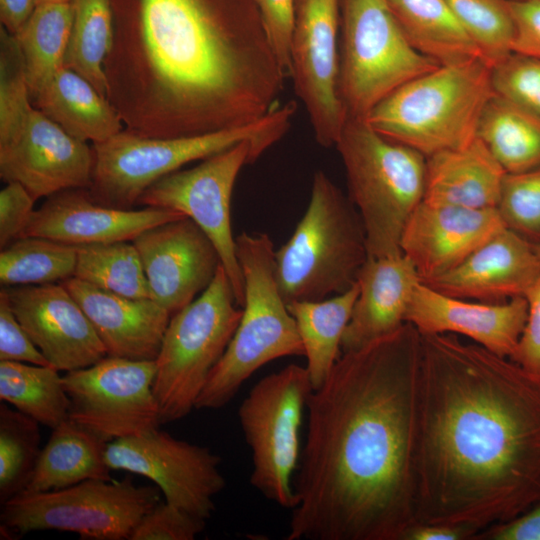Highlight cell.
Masks as SVG:
<instances>
[{
  "label": "cell",
  "mask_w": 540,
  "mask_h": 540,
  "mask_svg": "<svg viewBox=\"0 0 540 540\" xmlns=\"http://www.w3.org/2000/svg\"><path fill=\"white\" fill-rule=\"evenodd\" d=\"M276 57L290 74L289 49L295 18L296 0H255Z\"/></svg>",
  "instance_id": "cell-45"
},
{
  "label": "cell",
  "mask_w": 540,
  "mask_h": 540,
  "mask_svg": "<svg viewBox=\"0 0 540 540\" xmlns=\"http://www.w3.org/2000/svg\"><path fill=\"white\" fill-rule=\"evenodd\" d=\"M514 24L511 50L540 59V0H508Z\"/></svg>",
  "instance_id": "cell-46"
},
{
  "label": "cell",
  "mask_w": 540,
  "mask_h": 540,
  "mask_svg": "<svg viewBox=\"0 0 540 540\" xmlns=\"http://www.w3.org/2000/svg\"><path fill=\"white\" fill-rule=\"evenodd\" d=\"M528 314L525 297L487 303L444 295L422 282L416 287L405 322L420 334L450 333L506 358L514 354Z\"/></svg>",
  "instance_id": "cell-22"
},
{
  "label": "cell",
  "mask_w": 540,
  "mask_h": 540,
  "mask_svg": "<svg viewBox=\"0 0 540 540\" xmlns=\"http://www.w3.org/2000/svg\"><path fill=\"white\" fill-rule=\"evenodd\" d=\"M358 290L356 282L347 291L329 299L287 303L302 341L313 390L325 382L342 354L341 340Z\"/></svg>",
  "instance_id": "cell-30"
},
{
  "label": "cell",
  "mask_w": 540,
  "mask_h": 540,
  "mask_svg": "<svg viewBox=\"0 0 540 540\" xmlns=\"http://www.w3.org/2000/svg\"><path fill=\"white\" fill-rule=\"evenodd\" d=\"M0 361L51 366L18 321L3 289L0 291Z\"/></svg>",
  "instance_id": "cell-43"
},
{
  "label": "cell",
  "mask_w": 540,
  "mask_h": 540,
  "mask_svg": "<svg viewBox=\"0 0 540 540\" xmlns=\"http://www.w3.org/2000/svg\"><path fill=\"white\" fill-rule=\"evenodd\" d=\"M312 391L306 367L289 364L259 380L238 411L251 450L250 483L284 508L297 505L292 474L300 458L299 432Z\"/></svg>",
  "instance_id": "cell-12"
},
{
  "label": "cell",
  "mask_w": 540,
  "mask_h": 540,
  "mask_svg": "<svg viewBox=\"0 0 540 540\" xmlns=\"http://www.w3.org/2000/svg\"><path fill=\"white\" fill-rule=\"evenodd\" d=\"M71 4L73 23L64 66L87 79L107 98L104 63L114 38L112 1L71 0Z\"/></svg>",
  "instance_id": "cell-34"
},
{
  "label": "cell",
  "mask_w": 540,
  "mask_h": 540,
  "mask_svg": "<svg viewBox=\"0 0 540 540\" xmlns=\"http://www.w3.org/2000/svg\"><path fill=\"white\" fill-rule=\"evenodd\" d=\"M74 277L131 298H150L140 256L133 242L77 246Z\"/></svg>",
  "instance_id": "cell-36"
},
{
  "label": "cell",
  "mask_w": 540,
  "mask_h": 540,
  "mask_svg": "<svg viewBox=\"0 0 540 540\" xmlns=\"http://www.w3.org/2000/svg\"><path fill=\"white\" fill-rule=\"evenodd\" d=\"M367 259L356 207L326 173L316 171L303 217L275 251L277 282L286 303L319 301L347 291Z\"/></svg>",
  "instance_id": "cell-8"
},
{
  "label": "cell",
  "mask_w": 540,
  "mask_h": 540,
  "mask_svg": "<svg viewBox=\"0 0 540 540\" xmlns=\"http://www.w3.org/2000/svg\"><path fill=\"white\" fill-rule=\"evenodd\" d=\"M476 536L475 531L461 525L416 523L402 540H466Z\"/></svg>",
  "instance_id": "cell-49"
},
{
  "label": "cell",
  "mask_w": 540,
  "mask_h": 540,
  "mask_svg": "<svg viewBox=\"0 0 540 540\" xmlns=\"http://www.w3.org/2000/svg\"><path fill=\"white\" fill-rule=\"evenodd\" d=\"M505 170L476 137L468 145L426 157L424 201L497 209Z\"/></svg>",
  "instance_id": "cell-26"
},
{
  "label": "cell",
  "mask_w": 540,
  "mask_h": 540,
  "mask_svg": "<svg viewBox=\"0 0 540 540\" xmlns=\"http://www.w3.org/2000/svg\"><path fill=\"white\" fill-rule=\"evenodd\" d=\"M421 334L411 323L343 352L308 398L287 540H402L416 524Z\"/></svg>",
  "instance_id": "cell-1"
},
{
  "label": "cell",
  "mask_w": 540,
  "mask_h": 540,
  "mask_svg": "<svg viewBox=\"0 0 540 540\" xmlns=\"http://www.w3.org/2000/svg\"><path fill=\"white\" fill-rule=\"evenodd\" d=\"M236 252L244 279L242 316L211 370L195 409L222 408L266 363L285 356H304L295 320L277 282L270 237L242 232L236 237Z\"/></svg>",
  "instance_id": "cell-6"
},
{
  "label": "cell",
  "mask_w": 540,
  "mask_h": 540,
  "mask_svg": "<svg viewBox=\"0 0 540 540\" xmlns=\"http://www.w3.org/2000/svg\"><path fill=\"white\" fill-rule=\"evenodd\" d=\"M335 146L348 197L366 234L368 257L402 254L401 237L425 192L426 157L377 132L366 117L347 116Z\"/></svg>",
  "instance_id": "cell-7"
},
{
  "label": "cell",
  "mask_w": 540,
  "mask_h": 540,
  "mask_svg": "<svg viewBox=\"0 0 540 540\" xmlns=\"http://www.w3.org/2000/svg\"><path fill=\"white\" fill-rule=\"evenodd\" d=\"M105 459L111 470L148 478L165 501L206 521L215 510L213 498L226 485L219 455L159 428L109 442Z\"/></svg>",
  "instance_id": "cell-15"
},
{
  "label": "cell",
  "mask_w": 540,
  "mask_h": 540,
  "mask_svg": "<svg viewBox=\"0 0 540 540\" xmlns=\"http://www.w3.org/2000/svg\"><path fill=\"white\" fill-rule=\"evenodd\" d=\"M51 430L23 492L54 491L89 479H112L105 459L106 441L70 419Z\"/></svg>",
  "instance_id": "cell-28"
},
{
  "label": "cell",
  "mask_w": 540,
  "mask_h": 540,
  "mask_svg": "<svg viewBox=\"0 0 540 540\" xmlns=\"http://www.w3.org/2000/svg\"><path fill=\"white\" fill-rule=\"evenodd\" d=\"M534 247H535V250L538 254V256L540 257V241L536 244H534Z\"/></svg>",
  "instance_id": "cell-52"
},
{
  "label": "cell",
  "mask_w": 540,
  "mask_h": 540,
  "mask_svg": "<svg viewBox=\"0 0 540 540\" xmlns=\"http://www.w3.org/2000/svg\"><path fill=\"white\" fill-rule=\"evenodd\" d=\"M293 101L278 105L248 125L183 137H147L122 130L93 143L91 198L106 206L132 209L152 184L188 163L203 160L242 141H252L261 156L290 128Z\"/></svg>",
  "instance_id": "cell-4"
},
{
  "label": "cell",
  "mask_w": 540,
  "mask_h": 540,
  "mask_svg": "<svg viewBox=\"0 0 540 540\" xmlns=\"http://www.w3.org/2000/svg\"><path fill=\"white\" fill-rule=\"evenodd\" d=\"M59 372L52 366L0 361V399L53 429L69 419L70 410Z\"/></svg>",
  "instance_id": "cell-33"
},
{
  "label": "cell",
  "mask_w": 540,
  "mask_h": 540,
  "mask_svg": "<svg viewBox=\"0 0 540 540\" xmlns=\"http://www.w3.org/2000/svg\"><path fill=\"white\" fill-rule=\"evenodd\" d=\"M505 226L497 209H474L422 200L407 221L401 251L421 282L460 264Z\"/></svg>",
  "instance_id": "cell-21"
},
{
  "label": "cell",
  "mask_w": 540,
  "mask_h": 540,
  "mask_svg": "<svg viewBox=\"0 0 540 540\" xmlns=\"http://www.w3.org/2000/svg\"><path fill=\"white\" fill-rule=\"evenodd\" d=\"M155 374V360L108 355L91 366L65 372L69 419L107 443L159 428Z\"/></svg>",
  "instance_id": "cell-14"
},
{
  "label": "cell",
  "mask_w": 540,
  "mask_h": 540,
  "mask_svg": "<svg viewBox=\"0 0 540 540\" xmlns=\"http://www.w3.org/2000/svg\"><path fill=\"white\" fill-rule=\"evenodd\" d=\"M491 72L480 58L439 66L397 88L366 120L425 157L464 147L477 137L481 114L495 94Z\"/></svg>",
  "instance_id": "cell-5"
},
{
  "label": "cell",
  "mask_w": 540,
  "mask_h": 540,
  "mask_svg": "<svg viewBox=\"0 0 540 540\" xmlns=\"http://www.w3.org/2000/svg\"><path fill=\"white\" fill-rule=\"evenodd\" d=\"M341 0H296L290 41V74L323 147L335 145L347 119L339 93Z\"/></svg>",
  "instance_id": "cell-16"
},
{
  "label": "cell",
  "mask_w": 540,
  "mask_h": 540,
  "mask_svg": "<svg viewBox=\"0 0 540 540\" xmlns=\"http://www.w3.org/2000/svg\"><path fill=\"white\" fill-rule=\"evenodd\" d=\"M32 105L70 136L99 143L124 130L111 104L77 72L62 66L31 99Z\"/></svg>",
  "instance_id": "cell-27"
},
{
  "label": "cell",
  "mask_w": 540,
  "mask_h": 540,
  "mask_svg": "<svg viewBox=\"0 0 540 540\" xmlns=\"http://www.w3.org/2000/svg\"><path fill=\"white\" fill-rule=\"evenodd\" d=\"M477 540H540V503L519 517L493 525L477 536Z\"/></svg>",
  "instance_id": "cell-48"
},
{
  "label": "cell",
  "mask_w": 540,
  "mask_h": 540,
  "mask_svg": "<svg viewBox=\"0 0 540 540\" xmlns=\"http://www.w3.org/2000/svg\"><path fill=\"white\" fill-rule=\"evenodd\" d=\"M539 275L534 244L504 227L456 267L422 283L451 297L498 303L525 297Z\"/></svg>",
  "instance_id": "cell-23"
},
{
  "label": "cell",
  "mask_w": 540,
  "mask_h": 540,
  "mask_svg": "<svg viewBox=\"0 0 540 540\" xmlns=\"http://www.w3.org/2000/svg\"><path fill=\"white\" fill-rule=\"evenodd\" d=\"M186 216L165 208L122 209L95 202L87 188L60 191L33 212L24 236L74 246L128 241L145 230Z\"/></svg>",
  "instance_id": "cell-20"
},
{
  "label": "cell",
  "mask_w": 540,
  "mask_h": 540,
  "mask_svg": "<svg viewBox=\"0 0 540 540\" xmlns=\"http://www.w3.org/2000/svg\"><path fill=\"white\" fill-rule=\"evenodd\" d=\"M36 199L18 182L0 191V247L21 238L31 219Z\"/></svg>",
  "instance_id": "cell-44"
},
{
  "label": "cell",
  "mask_w": 540,
  "mask_h": 540,
  "mask_svg": "<svg viewBox=\"0 0 540 540\" xmlns=\"http://www.w3.org/2000/svg\"><path fill=\"white\" fill-rule=\"evenodd\" d=\"M2 289L18 321L52 367L68 372L107 356L86 314L62 283Z\"/></svg>",
  "instance_id": "cell-19"
},
{
  "label": "cell",
  "mask_w": 540,
  "mask_h": 540,
  "mask_svg": "<svg viewBox=\"0 0 540 540\" xmlns=\"http://www.w3.org/2000/svg\"><path fill=\"white\" fill-rule=\"evenodd\" d=\"M242 4L136 0L130 23L114 21L104 72L125 130L200 135L248 125L280 105L287 75L256 1Z\"/></svg>",
  "instance_id": "cell-3"
},
{
  "label": "cell",
  "mask_w": 540,
  "mask_h": 540,
  "mask_svg": "<svg viewBox=\"0 0 540 540\" xmlns=\"http://www.w3.org/2000/svg\"><path fill=\"white\" fill-rule=\"evenodd\" d=\"M420 283L415 266L403 253L368 257L358 274V296L341 340V352L362 347L402 326Z\"/></svg>",
  "instance_id": "cell-25"
},
{
  "label": "cell",
  "mask_w": 540,
  "mask_h": 540,
  "mask_svg": "<svg viewBox=\"0 0 540 540\" xmlns=\"http://www.w3.org/2000/svg\"><path fill=\"white\" fill-rule=\"evenodd\" d=\"M339 93L347 114L366 117L385 97L440 65L414 49L387 0H342Z\"/></svg>",
  "instance_id": "cell-11"
},
{
  "label": "cell",
  "mask_w": 540,
  "mask_h": 540,
  "mask_svg": "<svg viewBox=\"0 0 540 540\" xmlns=\"http://www.w3.org/2000/svg\"><path fill=\"white\" fill-rule=\"evenodd\" d=\"M36 4V0H0L2 27L11 34H16L29 18Z\"/></svg>",
  "instance_id": "cell-50"
},
{
  "label": "cell",
  "mask_w": 540,
  "mask_h": 540,
  "mask_svg": "<svg viewBox=\"0 0 540 540\" xmlns=\"http://www.w3.org/2000/svg\"><path fill=\"white\" fill-rule=\"evenodd\" d=\"M132 242L141 259L150 298L171 316L210 285L221 265L214 244L188 217L151 227Z\"/></svg>",
  "instance_id": "cell-18"
},
{
  "label": "cell",
  "mask_w": 540,
  "mask_h": 540,
  "mask_svg": "<svg viewBox=\"0 0 540 540\" xmlns=\"http://www.w3.org/2000/svg\"><path fill=\"white\" fill-rule=\"evenodd\" d=\"M33 107L25 62L16 37L0 29V136L13 131Z\"/></svg>",
  "instance_id": "cell-40"
},
{
  "label": "cell",
  "mask_w": 540,
  "mask_h": 540,
  "mask_svg": "<svg viewBox=\"0 0 540 540\" xmlns=\"http://www.w3.org/2000/svg\"><path fill=\"white\" fill-rule=\"evenodd\" d=\"M525 299L528 306L527 321L510 359L540 376V275L526 293Z\"/></svg>",
  "instance_id": "cell-47"
},
{
  "label": "cell",
  "mask_w": 540,
  "mask_h": 540,
  "mask_svg": "<svg viewBox=\"0 0 540 540\" xmlns=\"http://www.w3.org/2000/svg\"><path fill=\"white\" fill-rule=\"evenodd\" d=\"M497 211L505 226L528 241H540V166L506 173Z\"/></svg>",
  "instance_id": "cell-39"
},
{
  "label": "cell",
  "mask_w": 540,
  "mask_h": 540,
  "mask_svg": "<svg viewBox=\"0 0 540 540\" xmlns=\"http://www.w3.org/2000/svg\"><path fill=\"white\" fill-rule=\"evenodd\" d=\"M445 1L491 67L512 52L514 24L508 0Z\"/></svg>",
  "instance_id": "cell-38"
},
{
  "label": "cell",
  "mask_w": 540,
  "mask_h": 540,
  "mask_svg": "<svg viewBox=\"0 0 540 540\" xmlns=\"http://www.w3.org/2000/svg\"><path fill=\"white\" fill-rule=\"evenodd\" d=\"M495 93L540 115V59L511 52L492 66Z\"/></svg>",
  "instance_id": "cell-41"
},
{
  "label": "cell",
  "mask_w": 540,
  "mask_h": 540,
  "mask_svg": "<svg viewBox=\"0 0 540 540\" xmlns=\"http://www.w3.org/2000/svg\"><path fill=\"white\" fill-rule=\"evenodd\" d=\"M72 23L71 1L37 3L14 34L24 57L30 101L64 66Z\"/></svg>",
  "instance_id": "cell-32"
},
{
  "label": "cell",
  "mask_w": 540,
  "mask_h": 540,
  "mask_svg": "<svg viewBox=\"0 0 540 540\" xmlns=\"http://www.w3.org/2000/svg\"><path fill=\"white\" fill-rule=\"evenodd\" d=\"M39 423L15 408L0 405V502L22 493L41 453Z\"/></svg>",
  "instance_id": "cell-37"
},
{
  "label": "cell",
  "mask_w": 540,
  "mask_h": 540,
  "mask_svg": "<svg viewBox=\"0 0 540 540\" xmlns=\"http://www.w3.org/2000/svg\"><path fill=\"white\" fill-rule=\"evenodd\" d=\"M259 157L252 141H242L192 168L164 176L146 189L137 203L176 211L204 231L219 253L240 307L244 279L231 227V198L241 169Z\"/></svg>",
  "instance_id": "cell-13"
},
{
  "label": "cell",
  "mask_w": 540,
  "mask_h": 540,
  "mask_svg": "<svg viewBox=\"0 0 540 540\" xmlns=\"http://www.w3.org/2000/svg\"><path fill=\"white\" fill-rule=\"evenodd\" d=\"M206 526V520L167 501L146 513L129 540H193Z\"/></svg>",
  "instance_id": "cell-42"
},
{
  "label": "cell",
  "mask_w": 540,
  "mask_h": 540,
  "mask_svg": "<svg viewBox=\"0 0 540 540\" xmlns=\"http://www.w3.org/2000/svg\"><path fill=\"white\" fill-rule=\"evenodd\" d=\"M80 305L108 356L156 359L171 314L151 298L112 293L75 277L61 282Z\"/></svg>",
  "instance_id": "cell-24"
},
{
  "label": "cell",
  "mask_w": 540,
  "mask_h": 540,
  "mask_svg": "<svg viewBox=\"0 0 540 540\" xmlns=\"http://www.w3.org/2000/svg\"><path fill=\"white\" fill-rule=\"evenodd\" d=\"M160 502L158 487L122 480L89 479L59 490L22 492L4 502V539L32 531L76 533L85 540H129L134 528Z\"/></svg>",
  "instance_id": "cell-10"
},
{
  "label": "cell",
  "mask_w": 540,
  "mask_h": 540,
  "mask_svg": "<svg viewBox=\"0 0 540 540\" xmlns=\"http://www.w3.org/2000/svg\"><path fill=\"white\" fill-rule=\"evenodd\" d=\"M93 149L34 106L13 131L0 137V177L18 182L37 200L63 190L88 188Z\"/></svg>",
  "instance_id": "cell-17"
},
{
  "label": "cell",
  "mask_w": 540,
  "mask_h": 540,
  "mask_svg": "<svg viewBox=\"0 0 540 540\" xmlns=\"http://www.w3.org/2000/svg\"><path fill=\"white\" fill-rule=\"evenodd\" d=\"M77 246L38 236L21 237L0 253L2 287L61 283L74 277Z\"/></svg>",
  "instance_id": "cell-35"
},
{
  "label": "cell",
  "mask_w": 540,
  "mask_h": 540,
  "mask_svg": "<svg viewBox=\"0 0 540 540\" xmlns=\"http://www.w3.org/2000/svg\"><path fill=\"white\" fill-rule=\"evenodd\" d=\"M477 137L506 173L540 166V115L496 93L481 114Z\"/></svg>",
  "instance_id": "cell-31"
},
{
  "label": "cell",
  "mask_w": 540,
  "mask_h": 540,
  "mask_svg": "<svg viewBox=\"0 0 540 540\" xmlns=\"http://www.w3.org/2000/svg\"><path fill=\"white\" fill-rule=\"evenodd\" d=\"M387 2L411 46L440 66L483 59L445 0Z\"/></svg>",
  "instance_id": "cell-29"
},
{
  "label": "cell",
  "mask_w": 540,
  "mask_h": 540,
  "mask_svg": "<svg viewBox=\"0 0 540 540\" xmlns=\"http://www.w3.org/2000/svg\"><path fill=\"white\" fill-rule=\"evenodd\" d=\"M416 523L477 535L540 503V376L458 335L421 334Z\"/></svg>",
  "instance_id": "cell-2"
},
{
  "label": "cell",
  "mask_w": 540,
  "mask_h": 540,
  "mask_svg": "<svg viewBox=\"0 0 540 540\" xmlns=\"http://www.w3.org/2000/svg\"><path fill=\"white\" fill-rule=\"evenodd\" d=\"M37 3H44V2H70L71 0H36Z\"/></svg>",
  "instance_id": "cell-51"
},
{
  "label": "cell",
  "mask_w": 540,
  "mask_h": 540,
  "mask_svg": "<svg viewBox=\"0 0 540 540\" xmlns=\"http://www.w3.org/2000/svg\"><path fill=\"white\" fill-rule=\"evenodd\" d=\"M227 273L220 265L210 285L173 314L155 359L153 391L161 424L187 416L225 352L242 316Z\"/></svg>",
  "instance_id": "cell-9"
}]
</instances>
